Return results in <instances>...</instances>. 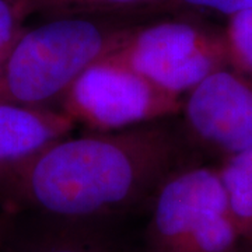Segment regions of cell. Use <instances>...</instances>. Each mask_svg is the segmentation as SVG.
<instances>
[{
    "label": "cell",
    "instance_id": "1",
    "mask_svg": "<svg viewBox=\"0 0 252 252\" xmlns=\"http://www.w3.org/2000/svg\"><path fill=\"white\" fill-rule=\"evenodd\" d=\"M174 118L117 132L63 137L0 178V207L73 220L124 219L149 206L184 164Z\"/></svg>",
    "mask_w": 252,
    "mask_h": 252
},
{
    "label": "cell",
    "instance_id": "2",
    "mask_svg": "<svg viewBox=\"0 0 252 252\" xmlns=\"http://www.w3.org/2000/svg\"><path fill=\"white\" fill-rule=\"evenodd\" d=\"M132 28L98 17L26 27L0 70V102L58 109L81 73L118 49Z\"/></svg>",
    "mask_w": 252,
    "mask_h": 252
},
{
    "label": "cell",
    "instance_id": "3",
    "mask_svg": "<svg viewBox=\"0 0 252 252\" xmlns=\"http://www.w3.org/2000/svg\"><path fill=\"white\" fill-rule=\"evenodd\" d=\"M147 207L142 252H240L244 247L219 167L175 170Z\"/></svg>",
    "mask_w": 252,
    "mask_h": 252
},
{
    "label": "cell",
    "instance_id": "4",
    "mask_svg": "<svg viewBox=\"0 0 252 252\" xmlns=\"http://www.w3.org/2000/svg\"><path fill=\"white\" fill-rule=\"evenodd\" d=\"M111 55L182 99L209 74L230 66L224 31L182 20L133 27Z\"/></svg>",
    "mask_w": 252,
    "mask_h": 252
},
{
    "label": "cell",
    "instance_id": "5",
    "mask_svg": "<svg viewBox=\"0 0 252 252\" xmlns=\"http://www.w3.org/2000/svg\"><path fill=\"white\" fill-rule=\"evenodd\" d=\"M58 109L91 132H117L178 117L182 98L109 54L81 73Z\"/></svg>",
    "mask_w": 252,
    "mask_h": 252
},
{
    "label": "cell",
    "instance_id": "6",
    "mask_svg": "<svg viewBox=\"0 0 252 252\" xmlns=\"http://www.w3.org/2000/svg\"><path fill=\"white\" fill-rule=\"evenodd\" d=\"M188 143L223 160L252 147V79L231 66L209 74L182 99Z\"/></svg>",
    "mask_w": 252,
    "mask_h": 252
},
{
    "label": "cell",
    "instance_id": "7",
    "mask_svg": "<svg viewBox=\"0 0 252 252\" xmlns=\"http://www.w3.org/2000/svg\"><path fill=\"white\" fill-rule=\"evenodd\" d=\"M119 220L16 213L3 252H142V244L130 243L121 231Z\"/></svg>",
    "mask_w": 252,
    "mask_h": 252
},
{
    "label": "cell",
    "instance_id": "8",
    "mask_svg": "<svg viewBox=\"0 0 252 252\" xmlns=\"http://www.w3.org/2000/svg\"><path fill=\"white\" fill-rule=\"evenodd\" d=\"M76 124L62 111L0 102V178L70 136Z\"/></svg>",
    "mask_w": 252,
    "mask_h": 252
},
{
    "label": "cell",
    "instance_id": "9",
    "mask_svg": "<svg viewBox=\"0 0 252 252\" xmlns=\"http://www.w3.org/2000/svg\"><path fill=\"white\" fill-rule=\"evenodd\" d=\"M219 172L244 244L252 245V147L224 158Z\"/></svg>",
    "mask_w": 252,
    "mask_h": 252
},
{
    "label": "cell",
    "instance_id": "10",
    "mask_svg": "<svg viewBox=\"0 0 252 252\" xmlns=\"http://www.w3.org/2000/svg\"><path fill=\"white\" fill-rule=\"evenodd\" d=\"M31 14L55 17H98L104 14L144 10L171 0H23Z\"/></svg>",
    "mask_w": 252,
    "mask_h": 252
},
{
    "label": "cell",
    "instance_id": "11",
    "mask_svg": "<svg viewBox=\"0 0 252 252\" xmlns=\"http://www.w3.org/2000/svg\"><path fill=\"white\" fill-rule=\"evenodd\" d=\"M223 31L230 66L252 79V7L230 16Z\"/></svg>",
    "mask_w": 252,
    "mask_h": 252
},
{
    "label": "cell",
    "instance_id": "12",
    "mask_svg": "<svg viewBox=\"0 0 252 252\" xmlns=\"http://www.w3.org/2000/svg\"><path fill=\"white\" fill-rule=\"evenodd\" d=\"M28 16L30 11L23 0H0V70L26 30L24 21Z\"/></svg>",
    "mask_w": 252,
    "mask_h": 252
},
{
    "label": "cell",
    "instance_id": "13",
    "mask_svg": "<svg viewBox=\"0 0 252 252\" xmlns=\"http://www.w3.org/2000/svg\"><path fill=\"white\" fill-rule=\"evenodd\" d=\"M171 3L215 11L227 16V18L238 11L252 7V0H171Z\"/></svg>",
    "mask_w": 252,
    "mask_h": 252
},
{
    "label": "cell",
    "instance_id": "14",
    "mask_svg": "<svg viewBox=\"0 0 252 252\" xmlns=\"http://www.w3.org/2000/svg\"><path fill=\"white\" fill-rule=\"evenodd\" d=\"M14 217H16V212L0 207V252H3V247H4L10 228L13 225Z\"/></svg>",
    "mask_w": 252,
    "mask_h": 252
},
{
    "label": "cell",
    "instance_id": "15",
    "mask_svg": "<svg viewBox=\"0 0 252 252\" xmlns=\"http://www.w3.org/2000/svg\"><path fill=\"white\" fill-rule=\"evenodd\" d=\"M240 252H252V245H247V244H244V247L241 248V251Z\"/></svg>",
    "mask_w": 252,
    "mask_h": 252
}]
</instances>
